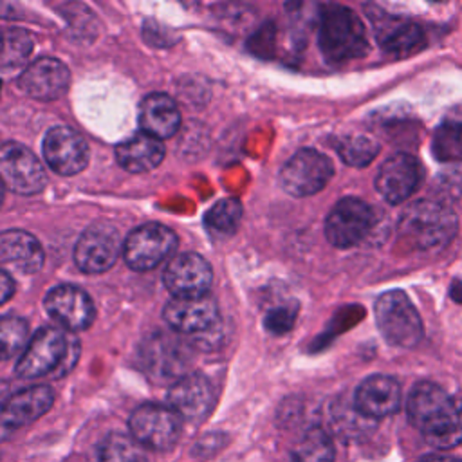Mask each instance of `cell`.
<instances>
[{
    "mask_svg": "<svg viewBox=\"0 0 462 462\" xmlns=\"http://www.w3.org/2000/svg\"><path fill=\"white\" fill-rule=\"evenodd\" d=\"M4 191H5V188H4V184L0 182V206H2V202H4Z\"/></svg>",
    "mask_w": 462,
    "mask_h": 462,
    "instance_id": "obj_36",
    "label": "cell"
},
{
    "mask_svg": "<svg viewBox=\"0 0 462 462\" xmlns=\"http://www.w3.org/2000/svg\"><path fill=\"white\" fill-rule=\"evenodd\" d=\"M211 384L200 374L179 377L168 390V406L186 420H200L211 406Z\"/></svg>",
    "mask_w": 462,
    "mask_h": 462,
    "instance_id": "obj_21",
    "label": "cell"
},
{
    "mask_svg": "<svg viewBox=\"0 0 462 462\" xmlns=\"http://www.w3.org/2000/svg\"><path fill=\"white\" fill-rule=\"evenodd\" d=\"M29 325L18 316L0 318V361H5L27 346Z\"/></svg>",
    "mask_w": 462,
    "mask_h": 462,
    "instance_id": "obj_32",
    "label": "cell"
},
{
    "mask_svg": "<svg viewBox=\"0 0 462 462\" xmlns=\"http://www.w3.org/2000/svg\"><path fill=\"white\" fill-rule=\"evenodd\" d=\"M70 74L65 63L56 58H38L29 63L18 78V87L27 96L40 101H54L69 88Z\"/></svg>",
    "mask_w": 462,
    "mask_h": 462,
    "instance_id": "obj_16",
    "label": "cell"
},
{
    "mask_svg": "<svg viewBox=\"0 0 462 462\" xmlns=\"http://www.w3.org/2000/svg\"><path fill=\"white\" fill-rule=\"evenodd\" d=\"M240 217L242 204L236 199H222L208 209L204 217V226L215 236H227L233 235L238 227Z\"/></svg>",
    "mask_w": 462,
    "mask_h": 462,
    "instance_id": "obj_29",
    "label": "cell"
},
{
    "mask_svg": "<svg viewBox=\"0 0 462 462\" xmlns=\"http://www.w3.org/2000/svg\"><path fill=\"white\" fill-rule=\"evenodd\" d=\"M0 88H2V81H0Z\"/></svg>",
    "mask_w": 462,
    "mask_h": 462,
    "instance_id": "obj_37",
    "label": "cell"
},
{
    "mask_svg": "<svg viewBox=\"0 0 462 462\" xmlns=\"http://www.w3.org/2000/svg\"><path fill=\"white\" fill-rule=\"evenodd\" d=\"M0 182L13 193L34 195L47 184V173L36 155L20 143L0 144Z\"/></svg>",
    "mask_w": 462,
    "mask_h": 462,
    "instance_id": "obj_9",
    "label": "cell"
},
{
    "mask_svg": "<svg viewBox=\"0 0 462 462\" xmlns=\"http://www.w3.org/2000/svg\"><path fill=\"white\" fill-rule=\"evenodd\" d=\"M296 312H298V305H282L276 309H271L265 314V328L273 334H285L292 328L294 319H296Z\"/></svg>",
    "mask_w": 462,
    "mask_h": 462,
    "instance_id": "obj_33",
    "label": "cell"
},
{
    "mask_svg": "<svg viewBox=\"0 0 462 462\" xmlns=\"http://www.w3.org/2000/svg\"><path fill=\"white\" fill-rule=\"evenodd\" d=\"M372 224V208L357 197H345L330 209L325 220V236L334 247L346 249L359 244Z\"/></svg>",
    "mask_w": 462,
    "mask_h": 462,
    "instance_id": "obj_10",
    "label": "cell"
},
{
    "mask_svg": "<svg viewBox=\"0 0 462 462\" xmlns=\"http://www.w3.org/2000/svg\"><path fill=\"white\" fill-rule=\"evenodd\" d=\"M99 462H148L139 442L123 433H110L103 439L97 451Z\"/></svg>",
    "mask_w": 462,
    "mask_h": 462,
    "instance_id": "obj_28",
    "label": "cell"
},
{
    "mask_svg": "<svg viewBox=\"0 0 462 462\" xmlns=\"http://www.w3.org/2000/svg\"><path fill=\"white\" fill-rule=\"evenodd\" d=\"M368 16L374 23L377 42L384 52L401 58L410 56L426 45V34L420 25L404 18L390 16L388 13H383L377 7L375 13Z\"/></svg>",
    "mask_w": 462,
    "mask_h": 462,
    "instance_id": "obj_18",
    "label": "cell"
},
{
    "mask_svg": "<svg viewBox=\"0 0 462 462\" xmlns=\"http://www.w3.org/2000/svg\"><path fill=\"white\" fill-rule=\"evenodd\" d=\"M457 227V217L446 204L417 200L402 211L397 222V238L404 251H431L449 244Z\"/></svg>",
    "mask_w": 462,
    "mask_h": 462,
    "instance_id": "obj_2",
    "label": "cell"
},
{
    "mask_svg": "<svg viewBox=\"0 0 462 462\" xmlns=\"http://www.w3.org/2000/svg\"><path fill=\"white\" fill-rule=\"evenodd\" d=\"M374 314L379 332L390 345L411 348L422 339V319L406 292H383L374 303Z\"/></svg>",
    "mask_w": 462,
    "mask_h": 462,
    "instance_id": "obj_4",
    "label": "cell"
},
{
    "mask_svg": "<svg viewBox=\"0 0 462 462\" xmlns=\"http://www.w3.org/2000/svg\"><path fill=\"white\" fill-rule=\"evenodd\" d=\"M14 292V282L9 276V273H5L4 269H0V305L5 303Z\"/></svg>",
    "mask_w": 462,
    "mask_h": 462,
    "instance_id": "obj_34",
    "label": "cell"
},
{
    "mask_svg": "<svg viewBox=\"0 0 462 462\" xmlns=\"http://www.w3.org/2000/svg\"><path fill=\"white\" fill-rule=\"evenodd\" d=\"M141 359L153 377L171 379L179 377L188 366V350L175 337L157 334L143 345Z\"/></svg>",
    "mask_w": 462,
    "mask_h": 462,
    "instance_id": "obj_23",
    "label": "cell"
},
{
    "mask_svg": "<svg viewBox=\"0 0 462 462\" xmlns=\"http://www.w3.org/2000/svg\"><path fill=\"white\" fill-rule=\"evenodd\" d=\"M47 312L72 332L85 330L94 321V303L90 296L76 285H58L45 296Z\"/></svg>",
    "mask_w": 462,
    "mask_h": 462,
    "instance_id": "obj_17",
    "label": "cell"
},
{
    "mask_svg": "<svg viewBox=\"0 0 462 462\" xmlns=\"http://www.w3.org/2000/svg\"><path fill=\"white\" fill-rule=\"evenodd\" d=\"M69 343L70 336H65L61 330L52 327L40 328L23 348L14 368L16 374L25 379L47 374H56V377H60L69 352Z\"/></svg>",
    "mask_w": 462,
    "mask_h": 462,
    "instance_id": "obj_5",
    "label": "cell"
},
{
    "mask_svg": "<svg viewBox=\"0 0 462 462\" xmlns=\"http://www.w3.org/2000/svg\"><path fill=\"white\" fill-rule=\"evenodd\" d=\"M132 439L155 451L171 449L180 435V417L164 404L146 402L137 406L128 420Z\"/></svg>",
    "mask_w": 462,
    "mask_h": 462,
    "instance_id": "obj_6",
    "label": "cell"
},
{
    "mask_svg": "<svg viewBox=\"0 0 462 462\" xmlns=\"http://www.w3.org/2000/svg\"><path fill=\"white\" fill-rule=\"evenodd\" d=\"M318 45L327 61L343 63L368 54L370 42L361 18L341 4L321 7Z\"/></svg>",
    "mask_w": 462,
    "mask_h": 462,
    "instance_id": "obj_3",
    "label": "cell"
},
{
    "mask_svg": "<svg viewBox=\"0 0 462 462\" xmlns=\"http://www.w3.org/2000/svg\"><path fill=\"white\" fill-rule=\"evenodd\" d=\"M422 179L420 162L410 153H393L388 157L375 175L377 193L390 204L408 200L419 188Z\"/></svg>",
    "mask_w": 462,
    "mask_h": 462,
    "instance_id": "obj_13",
    "label": "cell"
},
{
    "mask_svg": "<svg viewBox=\"0 0 462 462\" xmlns=\"http://www.w3.org/2000/svg\"><path fill=\"white\" fill-rule=\"evenodd\" d=\"M166 323L182 334H200L213 328L218 321V307L208 296L173 298L164 307Z\"/></svg>",
    "mask_w": 462,
    "mask_h": 462,
    "instance_id": "obj_20",
    "label": "cell"
},
{
    "mask_svg": "<svg viewBox=\"0 0 462 462\" xmlns=\"http://www.w3.org/2000/svg\"><path fill=\"white\" fill-rule=\"evenodd\" d=\"M406 413L430 446L451 449L462 444V399L442 386L430 381L415 384L406 401Z\"/></svg>",
    "mask_w": 462,
    "mask_h": 462,
    "instance_id": "obj_1",
    "label": "cell"
},
{
    "mask_svg": "<svg viewBox=\"0 0 462 462\" xmlns=\"http://www.w3.org/2000/svg\"><path fill=\"white\" fill-rule=\"evenodd\" d=\"M0 265L20 274H34L43 265V249L36 236L22 229L0 233Z\"/></svg>",
    "mask_w": 462,
    "mask_h": 462,
    "instance_id": "obj_22",
    "label": "cell"
},
{
    "mask_svg": "<svg viewBox=\"0 0 462 462\" xmlns=\"http://www.w3.org/2000/svg\"><path fill=\"white\" fill-rule=\"evenodd\" d=\"M177 249V235L159 224L146 222L125 238L123 258L134 271H148L164 262Z\"/></svg>",
    "mask_w": 462,
    "mask_h": 462,
    "instance_id": "obj_7",
    "label": "cell"
},
{
    "mask_svg": "<svg viewBox=\"0 0 462 462\" xmlns=\"http://www.w3.org/2000/svg\"><path fill=\"white\" fill-rule=\"evenodd\" d=\"M139 126L143 134L159 141L171 137L180 126V112L175 101L161 92L148 94L139 106Z\"/></svg>",
    "mask_w": 462,
    "mask_h": 462,
    "instance_id": "obj_24",
    "label": "cell"
},
{
    "mask_svg": "<svg viewBox=\"0 0 462 462\" xmlns=\"http://www.w3.org/2000/svg\"><path fill=\"white\" fill-rule=\"evenodd\" d=\"M431 152L439 161H462V121L440 125L433 135Z\"/></svg>",
    "mask_w": 462,
    "mask_h": 462,
    "instance_id": "obj_31",
    "label": "cell"
},
{
    "mask_svg": "<svg viewBox=\"0 0 462 462\" xmlns=\"http://www.w3.org/2000/svg\"><path fill=\"white\" fill-rule=\"evenodd\" d=\"M336 152L343 162L363 168L377 157L379 144L366 135H345L336 143Z\"/></svg>",
    "mask_w": 462,
    "mask_h": 462,
    "instance_id": "obj_30",
    "label": "cell"
},
{
    "mask_svg": "<svg viewBox=\"0 0 462 462\" xmlns=\"http://www.w3.org/2000/svg\"><path fill=\"white\" fill-rule=\"evenodd\" d=\"M291 462H334V444L323 428H309L291 451Z\"/></svg>",
    "mask_w": 462,
    "mask_h": 462,
    "instance_id": "obj_26",
    "label": "cell"
},
{
    "mask_svg": "<svg viewBox=\"0 0 462 462\" xmlns=\"http://www.w3.org/2000/svg\"><path fill=\"white\" fill-rule=\"evenodd\" d=\"M401 401L399 383L383 374L366 377L354 393V408L370 420L393 415L401 408Z\"/></svg>",
    "mask_w": 462,
    "mask_h": 462,
    "instance_id": "obj_19",
    "label": "cell"
},
{
    "mask_svg": "<svg viewBox=\"0 0 462 462\" xmlns=\"http://www.w3.org/2000/svg\"><path fill=\"white\" fill-rule=\"evenodd\" d=\"M121 253L123 242L117 229L110 224H94L79 236L74 260L83 273L99 274L108 271Z\"/></svg>",
    "mask_w": 462,
    "mask_h": 462,
    "instance_id": "obj_11",
    "label": "cell"
},
{
    "mask_svg": "<svg viewBox=\"0 0 462 462\" xmlns=\"http://www.w3.org/2000/svg\"><path fill=\"white\" fill-rule=\"evenodd\" d=\"M54 402V393L49 386L38 384L23 388L9 395L0 404V440H5L22 426L40 419Z\"/></svg>",
    "mask_w": 462,
    "mask_h": 462,
    "instance_id": "obj_12",
    "label": "cell"
},
{
    "mask_svg": "<svg viewBox=\"0 0 462 462\" xmlns=\"http://www.w3.org/2000/svg\"><path fill=\"white\" fill-rule=\"evenodd\" d=\"M419 462H460V460L449 455H428V457H422Z\"/></svg>",
    "mask_w": 462,
    "mask_h": 462,
    "instance_id": "obj_35",
    "label": "cell"
},
{
    "mask_svg": "<svg viewBox=\"0 0 462 462\" xmlns=\"http://www.w3.org/2000/svg\"><path fill=\"white\" fill-rule=\"evenodd\" d=\"M116 159L130 173H146L162 162L164 146L159 139L139 132L116 146Z\"/></svg>",
    "mask_w": 462,
    "mask_h": 462,
    "instance_id": "obj_25",
    "label": "cell"
},
{
    "mask_svg": "<svg viewBox=\"0 0 462 462\" xmlns=\"http://www.w3.org/2000/svg\"><path fill=\"white\" fill-rule=\"evenodd\" d=\"M334 173L327 155L303 148L296 152L280 170V184L292 197H309L321 191Z\"/></svg>",
    "mask_w": 462,
    "mask_h": 462,
    "instance_id": "obj_8",
    "label": "cell"
},
{
    "mask_svg": "<svg viewBox=\"0 0 462 462\" xmlns=\"http://www.w3.org/2000/svg\"><path fill=\"white\" fill-rule=\"evenodd\" d=\"M162 282L173 298H199L206 296L213 282V273L200 254L182 253L170 260Z\"/></svg>",
    "mask_w": 462,
    "mask_h": 462,
    "instance_id": "obj_14",
    "label": "cell"
},
{
    "mask_svg": "<svg viewBox=\"0 0 462 462\" xmlns=\"http://www.w3.org/2000/svg\"><path fill=\"white\" fill-rule=\"evenodd\" d=\"M34 38L27 29L2 27L0 29V69L18 67L32 52Z\"/></svg>",
    "mask_w": 462,
    "mask_h": 462,
    "instance_id": "obj_27",
    "label": "cell"
},
{
    "mask_svg": "<svg viewBox=\"0 0 462 462\" xmlns=\"http://www.w3.org/2000/svg\"><path fill=\"white\" fill-rule=\"evenodd\" d=\"M43 157L52 171L76 175L88 164V146L85 139L69 126H54L43 137Z\"/></svg>",
    "mask_w": 462,
    "mask_h": 462,
    "instance_id": "obj_15",
    "label": "cell"
}]
</instances>
